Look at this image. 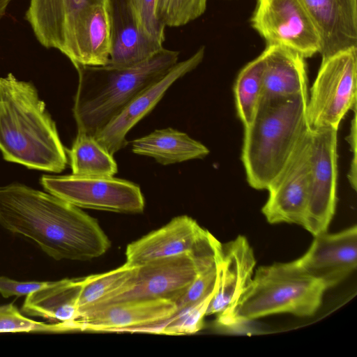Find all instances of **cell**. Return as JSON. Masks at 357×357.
Listing matches in <instances>:
<instances>
[{
	"instance_id": "cell-18",
	"label": "cell",
	"mask_w": 357,
	"mask_h": 357,
	"mask_svg": "<svg viewBox=\"0 0 357 357\" xmlns=\"http://www.w3.org/2000/svg\"><path fill=\"white\" fill-rule=\"evenodd\" d=\"M318 31L321 58L357 47V0H303Z\"/></svg>"
},
{
	"instance_id": "cell-34",
	"label": "cell",
	"mask_w": 357,
	"mask_h": 357,
	"mask_svg": "<svg viewBox=\"0 0 357 357\" xmlns=\"http://www.w3.org/2000/svg\"><path fill=\"white\" fill-rule=\"evenodd\" d=\"M13 0H0V19L6 13L8 6Z\"/></svg>"
},
{
	"instance_id": "cell-7",
	"label": "cell",
	"mask_w": 357,
	"mask_h": 357,
	"mask_svg": "<svg viewBox=\"0 0 357 357\" xmlns=\"http://www.w3.org/2000/svg\"><path fill=\"white\" fill-rule=\"evenodd\" d=\"M40 184L46 192L79 208L121 213H139L144 209L139 186L114 176L45 174Z\"/></svg>"
},
{
	"instance_id": "cell-14",
	"label": "cell",
	"mask_w": 357,
	"mask_h": 357,
	"mask_svg": "<svg viewBox=\"0 0 357 357\" xmlns=\"http://www.w3.org/2000/svg\"><path fill=\"white\" fill-rule=\"evenodd\" d=\"M204 46L177 63L161 79L135 96L94 137L112 155L127 144L126 137L132 127L148 114L178 79L195 69L203 61Z\"/></svg>"
},
{
	"instance_id": "cell-27",
	"label": "cell",
	"mask_w": 357,
	"mask_h": 357,
	"mask_svg": "<svg viewBox=\"0 0 357 357\" xmlns=\"http://www.w3.org/2000/svg\"><path fill=\"white\" fill-rule=\"evenodd\" d=\"M214 292L198 303L176 311L168 319L140 328L136 332L173 335L197 333L204 326V318L206 315V311Z\"/></svg>"
},
{
	"instance_id": "cell-13",
	"label": "cell",
	"mask_w": 357,
	"mask_h": 357,
	"mask_svg": "<svg viewBox=\"0 0 357 357\" xmlns=\"http://www.w3.org/2000/svg\"><path fill=\"white\" fill-rule=\"evenodd\" d=\"M255 264L253 250L243 236L221 245L215 289L206 311V315H215L218 325H236L235 310L252 282Z\"/></svg>"
},
{
	"instance_id": "cell-11",
	"label": "cell",
	"mask_w": 357,
	"mask_h": 357,
	"mask_svg": "<svg viewBox=\"0 0 357 357\" xmlns=\"http://www.w3.org/2000/svg\"><path fill=\"white\" fill-rule=\"evenodd\" d=\"M221 243L193 218L183 215L130 243L126 264L136 267L155 259L184 253L196 258L215 253Z\"/></svg>"
},
{
	"instance_id": "cell-23",
	"label": "cell",
	"mask_w": 357,
	"mask_h": 357,
	"mask_svg": "<svg viewBox=\"0 0 357 357\" xmlns=\"http://www.w3.org/2000/svg\"><path fill=\"white\" fill-rule=\"evenodd\" d=\"M131 145L134 153L153 158L163 165L202 159L209 153L203 144L172 128L155 130L134 139Z\"/></svg>"
},
{
	"instance_id": "cell-3",
	"label": "cell",
	"mask_w": 357,
	"mask_h": 357,
	"mask_svg": "<svg viewBox=\"0 0 357 357\" xmlns=\"http://www.w3.org/2000/svg\"><path fill=\"white\" fill-rule=\"evenodd\" d=\"M179 52L163 47L144 61L126 68L82 66L73 112L77 132L95 137L135 96L164 77Z\"/></svg>"
},
{
	"instance_id": "cell-10",
	"label": "cell",
	"mask_w": 357,
	"mask_h": 357,
	"mask_svg": "<svg viewBox=\"0 0 357 357\" xmlns=\"http://www.w3.org/2000/svg\"><path fill=\"white\" fill-rule=\"evenodd\" d=\"M310 184L303 227L314 236L327 232L337 202V129L311 130Z\"/></svg>"
},
{
	"instance_id": "cell-5",
	"label": "cell",
	"mask_w": 357,
	"mask_h": 357,
	"mask_svg": "<svg viewBox=\"0 0 357 357\" xmlns=\"http://www.w3.org/2000/svg\"><path fill=\"white\" fill-rule=\"evenodd\" d=\"M326 289L295 261L260 266L236 308V324L278 313L312 316Z\"/></svg>"
},
{
	"instance_id": "cell-25",
	"label": "cell",
	"mask_w": 357,
	"mask_h": 357,
	"mask_svg": "<svg viewBox=\"0 0 357 357\" xmlns=\"http://www.w3.org/2000/svg\"><path fill=\"white\" fill-rule=\"evenodd\" d=\"M135 268L124 264L110 271L83 278L77 303L78 317L117 294L132 277Z\"/></svg>"
},
{
	"instance_id": "cell-26",
	"label": "cell",
	"mask_w": 357,
	"mask_h": 357,
	"mask_svg": "<svg viewBox=\"0 0 357 357\" xmlns=\"http://www.w3.org/2000/svg\"><path fill=\"white\" fill-rule=\"evenodd\" d=\"M264 58L261 54L238 73L234 87L237 114L244 126L252 120L260 101Z\"/></svg>"
},
{
	"instance_id": "cell-15",
	"label": "cell",
	"mask_w": 357,
	"mask_h": 357,
	"mask_svg": "<svg viewBox=\"0 0 357 357\" xmlns=\"http://www.w3.org/2000/svg\"><path fill=\"white\" fill-rule=\"evenodd\" d=\"M176 310L175 302L169 300L126 301L89 310L67 323L70 331L135 332L168 319Z\"/></svg>"
},
{
	"instance_id": "cell-12",
	"label": "cell",
	"mask_w": 357,
	"mask_h": 357,
	"mask_svg": "<svg viewBox=\"0 0 357 357\" xmlns=\"http://www.w3.org/2000/svg\"><path fill=\"white\" fill-rule=\"evenodd\" d=\"M311 131L302 136L289 161L267 188L261 211L271 224H304L310 184Z\"/></svg>"
},
{
	"instance_id": "cell-8",
	"label": "cell",
	"mask_w": 357,
	"mask_h": 357,
	"mask_svg": "<svg viewBox=\"0 0 357 357\" xmlns=\"http://www.w3.org/2000/svg\"><path fill=\"white\" fill-rule=\"evenodd\" d=\"M250 22L266 46L285 47L305 59L319 53V35L303 0H257Z\"/></svg>"
},
{
	"instance_id": "cell-24",
	"label": "cell",
	"mask_w": 357,
	"mask_h": 357,
	"mask_svg": "<svg viewBox=\"0 0 357 357\" xmlns=\"http://www.w3.org/2000/svg\"><path fill=\"white\" fill-rule=\"evenodd\" d=\"M72 174L86 176H114L117 164L97 140L84 132H77L70 149H66Z\"/></svg>"
},
{
	"instance_id": "cell-21",
	"label": "cell",
	"mask_w": 357,
	"mask_h": 357,
	"mask_svg": "<svg viewBox=\"0 0 357 357\" xmlns=\"http://www.w3.org/2000/svg\"><path fill=\"white\" fill-rule=\"evenodd\" d=\"M261 54L264 70L261 98L308 92L305 58L277 45L266 46Z\"/></svg>"
},
{
	"instance_id": "cell-2",
	"label": "cell",
	"mask_w": 357,
	"mask_h": 357,
	"mask_svg": "<svg viewBox=\"0 0 357 357\" xmlns=\"http://www.w3.org/2000/svg\"><path fill=\"white\" fill-rule=\"evenodd\" d=\"M0 151L6 161L60 173L68 156L35 86L13 73L0 77Z\"/></svg>"
},
{
	"instance_id": "cell-6",
	"label": "cell",
	"mask_w": 357,
	"mask_h": 357,
	"mask_svg": "<svg viewBox=\"0 0 357 357\" xmlns=\"http://www.w3.org/2000/svg\"><path fill=\"white\" fill-rule=\"evenodd\" d=\"M357 47L321 58L307 104L310 129H338L345 114L356 105Z\"/></svg>"
},
{
	"instance_id": "cell-4",
	"label": "cell",
	"mask_w": 357,
	"mask_h": 357,
	"mask_svg": "<svg viewBox=\"0 0 357 357\" xmlns=\"http://www.w3.org/2000/svg\"><path fill=\"white\" fill-rule=\"evenodd\" d=\"M308 95L305 92L260 99L252 121L244 126L241 155L252 188L267 190L309 128Z\"/></svg>"
},
{
	"instance_id": "cell-17",
	"label": "cell",
	"mask_w": 357,
	"mask_h": 357,
	"mask_svg": "<svg viewBox=\"0 0 357 357\" xmlns=\"http://www.w3.org/2000/svg\"><path fill=\"white\" fill-rule=\"evenodd\" d=\"M111 50L110 0L92 6L83 13L59 49L75 68L106 65Z\"/></svg>"
},
{
	"instance_id": "cell-33",
	"label": "cell",
	"mask_w": 357,
	"mask_h": 357,
	"mask_svg": "<svg viewBox=\"0 0 357 357\" xmlns=\"http://www.w3.org/2000/svg\"><path fill=\"white\" fill-rule=\"evenodd\" d=\"M354 109V117L351 121L350 133L348 135L347 141L350 145V150L353 154L348 178L351 187L356 190V105Z\"/></svg>"
},
{
	"instance_id": "cell-19",
	"label": "cell",
	"mask_w": 357,
	"mask_h": 357,
	"mask_svg": "<svg viewBox=\"0 0 357 357\" xmlns=\"http://www.w3.org/2000/svg\"><path fill=\"white\" fill-rule=\"evenodd\" d=\"M112 50L107 66L126 68L148 59L164 47L140 29L128 0H110Z\"/></svg>"
},
{
	"instance_id": "cell-16",
	"label": "cell",
	"mask_w": 357,
	"mask_h": 357,
	"mask_svg": "<svg viewBox=\"0 0 357 357\" xmlns=\"http://www.w3.org/2000/svg\"><path fill=\"white\" fill-rule=\"evenodd\" d=\"M295 261L327 289L337 285L356 268L357 227L314 236L307 251Z\"/></svg>"
},
{
	"instance_id": "cell-9",
	"label": "cell",
	"mask_w": 357,
	"mask_h": 357,
	"mask_svg": "<svg viewBox=\"0 0 357 357\" xmlns=\"http://www.w3.org/2000/svg\"><path fill=\"white\" fill-rule=\"evenodd\" d=\"M207 263L208 259L184 253L136 266L132 277L116 295L91 310L126 301L164 299L175 302Z\"/></svg>"
},
{
	"instance_id": "cell-30",
	"label": "cell",
	"mask_w": 357,
	"mask_h": 357,
	"mask_svg": "<svg viewBox=\"0 0 357 357\" xmlns=\"http://www.w3.org/2000/svg\"><path fill=\"white\" fill-rule=\"evenodd\" d=\"M218 260L219 257L216 262L199 271L185 291L175 301L176 311L198 303L215 291L218 279Z\"/></svg>"
},
{
	"instance_id": "cell-22",
	"label": "cell",
	"mask_w": 357,
	"mask_h": 357,
	"mask_svg": "<svg viewBox=\"0 0 357 357\" xmlns=\"http://www.w3.org/2000/svg\"><path fill=\"white\" fill-rule=\"evenodd\" d=\"M83 278L50 282L26 296L22 312L57 322H68L78 317L77 303Z\"/></svg>"
},
{
	"instance_id": "cell-20",
	"label": "cell",
	"mask_w": 357,
	"mask_h": 357,
	"mask_svg": "<svg viewBox=\"0 0 357 357\" xmlns=\"http://www.w3.org/2000/svg\"><path fill=\"white\" fill-rule=\"evenodd\" d=\"M109 0H30L25 19L39 43L59 50L78 17L89 7Z\"/></svg>"
},
{
	"instance_id": "cell-31",
	"label": "cell",
	"mask_w": 357,
	"mask_h": 357,
	"mask_svg": "<svg viewBox=\"0 0 357 357\" xmlns=\"http://www.w3.org/2000/svg\"><path fill=\"white\" fill-rule=\"evenodd\" d=\"M156 0H128L142 31L151 39L163 45L165 25L155 15Z\"/></svg>"
},
{
	"instance_id": "cell-32",
	"label": "cell",
	"mask_w": 357,
	"mask_h": 357,
	"mask_svg": "<svg viewBox=\"0 0 357 357\" xmlns=\"http://www.w3.org/2000/svg\"><path fill=\"white\" fill-rule=\"evenodd\" d=\"M50 282H20L5 276H0V294L4 298L27 296L43 288Z\"/></svg>"
},
{
	"instance_id": "cell-28",
	"label": "cell",
	"mask_w": 357,
	"mask_h": 357,
	"mask_svg": "<svg viewBox=\"0 0 357 357\" xmlns=\"http://www.w3.org/2000/svg\"><path fill=\"white\" fill-rule=\"evenodd\" d=\"M208 0H156L155 15L165 26H184L201 17Z\"/></svg>"
},
{
	"instance_id": "cell-1",
	"label": "cell",
	"mask_w": 357,
	"mask_h": 357,
	"mask_svg": "<svg viewBox=\"0 0 357 357\" xmlns=\"http://www.w3.org/2000/svg\"><path fill=\"white\" fill-rule=\"evenodd\" d=\"M0 225L55 260H91L111 245L98 220L80 208L18 183L0 186Z\"/></svg>"
},
{
	"instance_id": "cell-29",
	"label": "cell",
	"mask_w": 357,
	"mask_h": 357,
	"mask_svg": "<svg viewBox=\"0 0 357 357\" xmlns=\"http://www.w3.org/2000/svg\"><path fill=\"white\" fill-rule=\"evenodd\" d=\"M68 331L66 322L46 324L28 318L12 303L0 306V333Z\"/></svg>"
}]
</instances>
